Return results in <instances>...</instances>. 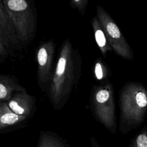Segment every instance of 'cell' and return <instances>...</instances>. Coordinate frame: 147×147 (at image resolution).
<instances>
[{
  "instance_id": "5b68a950",
  "label": "cell",
  "mask_w": 147,
  "mask_h": 147,
  "mask_svg": "<svg viewBox=\"0 0 147 147\" xmlns=\"http://www.w3.org/2000/svg\"><path fill=\"white\" fill-rule=\"evenodd\" d=\"M96 17L113 51L124 59L132 60V49L111 16L99 5L96 6Z\"/></svg>"
},
{
  "instance_id": "2e32d148",
  "label": "cell",
  "mask_w": 147,
  "mask_h": 147,
  "mask_svg": "<svg viewBox=\"0 0 147 147\" xmlns=\"http://www.w3.org/2000/svg\"><path fill=\"white\" fill-rule=\"evenodd\" d=\"M7 49L0 41V55H7Z\"/></svg>"
},
{
  "instance_id": "8992f818",
  "label": "cell",
  "mask_w": 147,
  "mask_h": 147,
  "mask_svg": "<svg viewBox=\"0 0 147 147\" xmlns=\"http://www.w3.org/2000/svg\"><path fill=\"white\" fill-rule=\"evenodd\" d=\"M55 52V45L52 40L42 44L37 51L38 80L41 86L51 81L52 78Z\"/></svg>"
},
{
  "instance_id": "9c48e42d",
  "label": "cell",
  "mask_w": 147,
  "mask_h": 147,
  "mask_svg": "<svg viewBox=\"0 0 147 147\" xmlns=\"http://www.w3.org/2000/svg\"><path fill=\"white\" fill-rule=\"evenodd\" d=\"M26 119V117L14 113L8 107L6 102H0V129L18 124Z\"/></svg>"
},
{
  "instance_id": "e0dca14e",
  "label": "cell",
  "mask_w": 147,
  "mask_h": 147,
  "mask_svg": "<svg viewBox=\"0 0 147 147\" xmlns=\"http://www.w3.org/2000/svg\"><path fill=\"white\" fill-rule=\"evenodd\" d=\"M91 144L92 147H100L97 141L94 138H91Z\"/></svg>"
},
{
  "instance_id": "52a82bcc",
  "label": "cell",
  "mask_w": 147,
  "mask_h": 147,
  "mask_svg": "<svg viewBox=\"0 0 147 147\" xmlns=\"http://www.w3.org/2000/svg\"><path fill=\"white\" fill-rule=\"evenodd\" d=\"M0 41L6 49L21 42L9 18L2 1H0Z\"/></svg>"
},
{
  "instance_id": "30bf717a",
  "label": "cell",
  "mask_w": 147,
  "mask_h": 147,
  "mask_svg": "<svg viewBox=\"0 0 147 147\" xmlns=\"http://www.w3.org/2000/svg\"><path fill=\"white\" fill-rule=\"evenodd\" d=\"M91 25L94 30L95 41L103 56L106 57L107 52H111L113 49L108 43L105 32L96 16L92 18Z\"/></svg>"
},
{
  "instance_id": "7c38bea8",
  "label": "cell",
  "mask_w": 147,
  "mask_h": 147,
  "mask_svg": "<svg viewBox=\"0 0 147 147\" xmlns=\"http://www.w3.org/2000/svg\"><path fill=\"white\" fill-rule=\"evenodd\" d=\"M94 71L96 79L98 80H103V82L109 80L108 79L112 75L110 67L100 57L96 59Z\"/></svg>"
},
{
  "instance_id": "7a4b0ae2",
  "label": "cell",
  "mask_w": 147,
  "mask_h": 147,
  "mask_svg": "<svg viewBox=\"0 0 147 147\" xmlns=\"http://www.w3.org/2000/svg\"><path fill=\"white\" fill-rule=\"evenodd\" d=\"M119 130L124 134L139 127L147 114V88L138 82L125 83L119 92Z\"/></svg>"
},
{
  "instance_id": "8fae6325",
  "label": "cell",
  "mask_w": 147,
  "mask_h": 147,
  "mask_svg": "<svg viewBox=\"0 0 147 147\" xmlns=\"http://www.w3.org/2000/svg\"><path fill=\"white\" fill-rule=\"evenodd\" d=\"M25 91V89L15 84L8 78H0V100L8 101L13 95L14 92Z\"/></svg>"
},
{
  "instance_id": "3957f363",
  "label": "cell",
  "mask_w": 147,
  "mask_h": 147,
  "mask_svg": "<svg viewBox=\"0 0 147 147\" xmlns=\"http://www.w3.org/2000/svg\"><path fill=\"white\" fill-rule=\"evenodd\" d=\"M90 105L96 120L109 131L115 133L117 124L114 91L113 84L109 80L93 87Z\"/></svg>"
},
{
  "instance_id": "277c9868",
  "label": "cell",
  "mask_w": 147,
  "mask_h": 147,
  "mask_svg": "<svg viewBox=\"0 0 147 147\" xmlns=\"http://www.w3.org/2000/svg\"><path fill=\"white\" fill-rule=\"evenodd\" d=\"M2 2L20 41L26 42L33 36L36 20L30 2L25 0H3Z\"/></svg>"
},
{
  "instance_id": "ba28073f",
  "label": "cell",
  "mask_w": 147,
  "mask_h": 147,
  "mask_svg": "<svg viewBox=\"0 0 147 147\" xmlns=\"http://www.w3.org/2000/svg\"><path fill=\"white\" fill-rule=\"evenodd\" d=\"M34 102L33 98L23 91L16 92L6 103L14 113L27 118L33 110Z\"/></svg>"
},
{
  "instance_id": "6da1fadb",
  "label": "cell",
  "mask_w": 147,
  "mask_h": 147,
  "mask_svg": "<svg viewBox=\"0 0 147 147\" xmlns=\"http://www.w3.org/2000/svg\"><path fill=\"white\" fill-rule=\"evenodd\" d=\"M81 57L66 40L62 45L49 87V98L54 107L59 109L67 100L80 76Z\"/></svg>"
},
{
  "instance_id": "4fadbf2b",
  "label": "cell",
  "mask_w": 147,
  "mask_h": 147,
  "mask_svg": "<svg viewBox=\"0 0 147 147\" xmlns=\"http://www.w3.org/2000/svg\"><path fill=\"white\" fill-rule=\"evenodd\" d=\"M38 147H65L56 137L46 133L41 134Z\"/></svg>"
},
{
  "instance_id": "9a60e30c",
  "label": "cell",
  "mask_w": 147,
  "mask_h": 147,
  "mask_svg": "<svg viewBox=\"0 0 147 147\" xmlns=\"http://www.w3.org/2000/svg\"><path fill=\"white\" fill-rule=\"evenodd\" d=\"M88 2V0H74L71 2V6L78 9L82 15H84Z\"/></svg>"
},
{
  "instance_id": "5bb4252c",
  "label": "cell",
  "mask_w": 147,
  "mask_h": 147,
  "mask_svg": "<svg viewBox=\"0 0 147 147\" xmlns=\"http://www.w3.org/2000/svg\"><path fill=\"white\" fill-rule=\"evenodd\" d=\"M129 147H147V125L136 135Z\"/></svg>"
}]
</instances>
